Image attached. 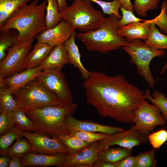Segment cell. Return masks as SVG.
Returning <instances> with one entry per match:
<instances>
[{
  "label": "cell",
  "mask_w": 167,
  "mask_h": 167,
  "mask_svg": "<svg viewBox=\"0 0 167 167\" xmlns=\"http://www.w3.org/2000/svg\"><path fill=\"white\" fill-rule=\"evenodd\" d=\"M83 87L87 103L99 115L126 124H134V111L146 99L145 92L119 74L90 71Z\"/></svg>",
  "instance_id": "cell-1"
},
{
  "label": "cell",
  "mask_w": 167,
  "mask_h": 167,
  "mask_svg": "<svg viewBox=\"0 0 167 167\" xmlns=\"http://www.w3.org/2000/svg\"><path fill=\"white\" fill-rule=\"evenodd\" d=\"M34 0L13 13L0 27V32L14 29L18 41L34 39L47 29L45 24L47 0L39 3Z\"/></svg>",
  "instance_id": "cell-2"
},
{
  "label": "cell",
  "mask_w": 167,
  "mask_h": 167,
  "mask_svg": "<svg viewBox=\"0 0 167 167\" xmlns=\"http://www.w3.org/2000/svg\"><path fill=\"white\" fill-rule=\"evenodd\" d=\"M77 108V105L73 103L66 106L22 109L33 122L34 132L55 138L60 135L69 134L66 120Z\"/></svg>",
  "instance_id": "cell-3"
},
{
  "label": "cell",
  "mask_w": 167,
  "mask_h": 167,
  "mask_svg": "<svg viewBox=\"0 0 167 167\" xmlns=\"http://www.w3.org/2000/svg\"><path fill=\"white\" fill-rule=\"evenodd\" d=\"M119 21L115 15L112 14L105 18L98 29L76 33V37L82 41L89 51L107 54L119 49L128 41L119 33L121 27Z\"/></svg>",
  "instance_id": "cell-4"
},
{
  "label": "cell",
  "mask_w": 167,
  "mask_h": 167,
  "mask_svg": "<svg viewBox=\"0 0 167 167\" xmlns=\"http://www.w3.org/2000/svg\"><path fill=\"white\" fill-rule=\"evenodd\" d=\"M59 13L62 20L83 32L98 29L105 18L101 11L93 7L91 1L85 0H74Z\"/></svg>",
  "instance_id": "cell-5"
},
{
  "label": "cell",
  "mask_w": 167,
  "mask_h": 167,
  "mask_svg": "<svg viewBox=\"0 0 167 167\" xmlns=\"http://www.w3.org/2000/svg\"><path fill=\"white\" fill-rule=\"evenodd\" d=\"M12 95L17 102L18 107L23 109L66 106L71 104L59 98L35 79Z\"/></svg>",
  "instance_id": "cell-6"
},
{
  "label": "cell",
  "mask_w": 167,
  "mask_h": 167,
  "mask_svg": "<svg viewBox=\"0 0 167 167\" xmlns=\"http://www.w3.org/2000/svg\"><path fill=\"white\" fill-rule=\"evenodd\" d=\"M122 48L129 55L130 62L136 66L138 73L150 88H153L156 81L151 72L150 64L154 58L164 56L165 51L153 49L139 39L128 42Z\"/></svg>",
  "instance_id": "cell-7"
},
{
  "label": "cell",
  "mask_w": 167,
  "mask_h": 167,
  "mask_svg": "<svg viewBox=\"0 0 167 167\" xmlns=\"http://www.w3.org/2000/svg\"><path fill=\"white\" fill-rule=\"evenodd\" d=\"M34 40L18 41L8 49L5 57L0 61V80L23 71L25 59Z\"/></svg>",
  "instance_id": "cell-8"
},
{
  "label": "cell",
  "mask_w": 167,
  "mask_h": 167,
  "mask_svg": "<svg viewBox=\"0 0 167 167\" xmlns=\"http://www.w3.org/2000/svg\"><path fill=\"white\" fill-rule=\"evenodd\" d=\"M134 123L138 131L147 136L156 126H165L166 122L159 108L146 100L134 111Z\"/></svg>",
  "instance_id": "cell-9"
},
{
  "label": "cell",
  "mask_w": 167,
  "mask_h": 167,
  "mask_svg": "<svg viewBox=\"0 0 167 167\" xmlns=\"http://www.w3.org/2000/svg\"><path fill=\"white\" fill-rule=\"evenodd\" d=\"M61 69L42 70L35 79L61 99L73 102L72 93Z\"/></svg>",
  "instance_id": "cell-10"
},
{
  "label": "cell",
  "mask_w": 167,
  "mask_h": 167,
  "mask_svg": "<svg viewBox=\"0 0 167 167\" xmlns=\"http://www.w3.org/2000/svg\"><path fill=\"white\" fill-rule=\"evenodd\" d=\"M148 141L147 136L138 131L133 124L127 130L109 134L105 139L99 141V143L101 150L114 145L133 148L135 146H141Z\"/></svg>",
  "instance_id": "cell-11"
},
{
  "label": "cell",
  "mask_w": 167,
  "mask_h": 167,
  "mask_svg": "<svg viewBox=\"0 0 167 167\" xmlns=\"http://www.w3.org/2000/svg\"><path fill=\"white\" fill-rule=\"evenodd\" d=\"M23 135L30 143L32 152L50 155L69 154L67 149L58 138H51L34 132L26 131H23Z\"/></svg>",
  "instance_id": "cell-12"
},
{
  "label": "cell",
  "mask_w": 167,
  "mask_h": 167,
  "mask_svg": "<svg viewBox=\"0 0 167 167\" xmlns=\"http://www.w3.org/2000/svg\"><path fill=\"white\" fill-rule=\"evenodd\" d=\"M101 151L99 141L90 143L77 152L66 155L62 167H93Z\"/></svg>",
  "instance_id": "cell-13"
},
{
  "label": "cell",
  "mask_w": 167,
  "mask_h": 167,
  "mask_svg": "<svg viewBox=\"0 0 167 167\" xmlns=\"http://www.w3.org/2000/svg\"><path fill=\"white\" fill-rule=\"evenodd\" d=\"M75 29L62 20L53 28L46 29L36 36L37 41L47 44L53 47L64 43Z\"/></svg>",
  "instance_id": "cell-14"
},
{
  "label": "cell",
  "mask_w": 167,
  "mask_h": 167,
  "mask_svg": "<svg viewBox=\"0 0 167 167\" xmlns=\"http://www.w3.org/2000/svg\"><path fill=\"white\" fill-rule=\"evenodd\" d=\"M66 125L70 132L81 131L112 134L125 130L123 128L102 124L91 121L78 120L72 114L67 118Z\"/></svg>",
  "instance_id": "cell-15"
},
{
  "label": "cell",
  "mask_w": 167,
  "mask_h": 167,
  "mask_svg": "<svg viewBox=\"0 0 167 167\" xmlns=\"http://www.w3.org/2000/svg\"><path fill=\"white\" fill-rule=\"evenodd\" d=\"M42 71V68L39 65L0 80V81H2L6 84L8 89L13 94L29 82L35 79Z\"/></svg>",
  "instance_id": "cell-16"
},
{
  "label": "cell",
  "mask_w": 167,
  "mask_h": 167,
  "mask_svg": "<svg viewBox=\"0 0 167 167\" xmlns=\"http://www.w3.org/2000/svg\"><path fill=\"white\" fill-rule=\"evenodd\" d=\"M66 155L61 153L50 155L31 152L24 155L21 157V159L24 166H56L62 167Z\"/></svg>",
  "instance_id": "cell-17"
},
{
  "label": "cell",
  "mask_w": 167,
  "mask_h": 167,
  "mask_svg": "<svg viewBox=\"0 0 167 167\" xmlns=\"http://www.w3.org/2000/svg\"><path fill=\"white\" fill-rule=\"evenodd\" d=\"M150 20L145 21L133 22L121 26L119 33L129 42L135 39H147L149 32Z\"/></svg>",
  "instance_id": "cell-18"
},
{
  "label": "cell",
  "mask_w": 167,
  "mask_h": 167,
  "mask_svg": "<svg viewBox=\"0 0 167 167\" xmlns=\"http://www.w3.org/2000/svg\"><path fill=\"white\" fill-rule=\"evenodd\" d=\"M69 63L64 43L54 47L46 58L40 64L42 70L62 68Z\"/></svg>",
  "instance_id": "cell-19"
},
{
  "label": "cell",
  "mask_w": 167,
  "mask_h": 167,
  "mask_svg": "<svg viewBox=\"0 0 167 167\" xmlns=\"http://www.w3.org/2000/svg\"><path fill=\"white\" fill-rule=\"evenodd\" d=\"M76 33L75 31L68 39L64 43L69 62L79 71L82 78L85 79L89 75L90 71L83 65L81 61V55L77 45L75 41Z\"/></svg>",
  "instance_id": "cell-20"
},
{
  "label": "cell",
  "mask_w": 167,
  "mask_h": 167,
  "mask_svg": "<svg viewBox=\"0 0 167 167\" xmlns=\"http://www.w3.org/2000/svg\"><path fill=\"white\" fill-rule=\"evenodd\" d=\"M54 48L47 44L37 41L25 59L24 69L32 68L40 65Z\"/></svg>",
  "instance_id": "cell-21"
},
{
  "label": "cell",
  "mask_w": 167,
  "mask_h": 167,
  "mask_svg": "<svg viewBox=\"0 0 167 167\" xmlns=\"http://www.w3.org/2000/svg\"><path fill=\"white\" fill-rule=\"evenodd\" d=\"M133 148L120 147L108 148L101 150L98 153L99 159L113 163L120 161L124 158L131 155Z\"/></svg>",
  "instance_id": "cell-22"
},
{
  "label": "cell",
  "mask_w": 167,
  "mask_h": 167,
  "mask_svg": "<svg viewBox=\"0 0 167 167\" xmlns=\"http://www.w3.org/2000/svg\"><path fill=\"white\" fill-rule=\"evenodd\" d=\"M34 0H0V27L14 12Z\"/></svg>",
  "instance_id": "cell-23"
},
{
  "label": "cell",
  "mask_w": 167,
  "mask_h": 167,
  "mask_svg": "<svg viewBox=\"0 0 167 167\" xmlns=\"http://www.w3.org/2000/svg\"><path fill=\"white\" fill-rule=\"evenodd\" d=\"M148 37L144 42L152 48L157 50H167V36L162 34L156 27L151 23Z\"/></svg>",
  "instance_id": "cell-24"
},
{
  "label": "cell",
  "mask_w": 167,
  "mask_h": 167,
  "mask_svg": "<svg viewBox=\"0 0 167 167\" xmlns=\"http://www.w3.org/2000/svg\"><path fill=\"white\" fill-rule=\"evenodd\" d=\"M45 16L47 29L53 28L62 20L58 9L57 0H47Z\"/></svg>",
  "instance_id": "cell-25"
},
{
  "label": "cell",
  "mask_w": 167,
  "mask_h": 167,
  "mask_svg": "<svg viewBox=\"0 0 167 167\" xmlns=\"http://www.w3.org/2000/svg\"><path fill=\"white\" fill-rule=\"evenodd\" d=\"M32 151L31 145L28 140L23 136L16 139L15 143L6 151L5 155L10 157H21L24 155Z\"/></svg>",
  "instance_id": "cell-26"
},
{
  "label": "cell",
  "mask_w": 167,
  "mask_h": 167,
  "mask_svg": "<svg viewBox=\"0 0 167 167\" xmlns=\"http://www.w3.org/2000/svg\"><path fill=\"white\" fill-rule=\"evenodd\" d=\"M12 112L15 126L22 131L34 132L33 122L22 108L18 107Z\"/></svg>",
  "instance_id": "cell-27"
},
{
  "label": "cell",
  "mask_w": 167,
  "mask_h": 167,
  "mask_svg": "<svg viewBox=\"0 0 167 167\" xmlns=\"http://www.w3.org/2000/svg\"><path fill=\"white\" fill-rule=\"evenodd\" d=\"M11 29L0 32V61L6 56V52L11 47L18 42V33Z\"/></svg>",
  "instance_id": "cell-28"
},
{
  "label": "cell",
  "mask_w": 167,
  "mask_h": 167,
  "mask_svg": "<svg viewBox=\"0 0 167 167\" xmlns=\"http://www.w3.org/2000/svg\"><path fill=\"white\" fill-rule=\"evenodd\" d=\"M0 136V154L2 156L5 154L15 139L23 136V131L15 126Z\"/></svg>",
  "instance_id": "cell-29"
},
{
  "label": "cell",
  "mask_w": 167,
  "mask_h": 167,
  "mask_svg": "<svg viewBox=\"0 0 167 167\" xmlns=\"http://www.w3.org/2000/svg\"><path fill=\"white\" fill-rule=\"evenodd\" d=\"M58 138L67 148L69 154L79 151L91 143L67 134L59 135Z\"/></svg>",
  "instance_id": "cell-30"
},
{
  "label": "cell",
  "mask_w": 167,
  "mask_h": 167,
  "mask_svg": "<svg viewBox=\"0 0 167 167\" xmlns=\"http://www.w3.org/2000/svg\"><path fill=\"white\" fill-rule=\"evenodd\" d=\"M0 112H11L18 107L17 101L8 88H0Z\"/></svg>",
  "instance_id": "cell-31"
},
{
  "label": "cell",
  "mask_w": 167,
  "mask_h": 167,
  "mask_svg": "<svg viewBox=\"0 0 167 167\" xmlns=\"http://www.w3.org/2000/svg\"><path fill=\"white\" fill-rule=\"evenodd\" d=\"M150 91L147 89L145 92L146 99H148L153 104L156 105L160 110L163 117L167 120V97L161 92L154 91L152 96L150 94Z\"/></svg>",
  "instance_id": "cell-32"
},
{
  "label": "cell",
  "mask_w": 167,
  "mask_h": 167,
  "mask_svg": "<svg viewBox=\"0 0 167 167\" xmlns=\"http://www.w3.org/2000/svg\"><path fill=\"white\" fill-rule=\"evenodd\" d=\"M85 0L92 1L97 4L101 7L103 14L109 15L114 14L117 17L119 20H120L122 18V16L119 13V10L122 6V5L118 0H113L111 2H107L101 0Z\"/></svg>",
  "instance_id": "cell-33"
},
{
  "label": "cell",
  "mask_w": 167,
  "mask_h": 167,
  "mask_svg": "<svg viewBox=\"0 0 167 167\" xmlns=\"http://www.w3.org/2000/svg\"><path fill=\"white\" fill-rule=\"evenodd\" d=\"M160 0H135L133 4L137 15L142 17L146 16L148 11L152 10L158 6Z\"/></svg>",
  "instance_id": "cell-34"
},
{
  "label": "cell",
  "mask_w": 167,
  "mask_h": 167,
  "mask_svg": "<svg viewBox=\"0 0 167 167\" xmlns=\"http://www.w3.org/2000/svg\"><path fill=\"white\" fill-rule=\"evenodd\" d=\"M109 134L81 131H71L69 135L89 143L104 139Z\"/></svg>",
  "instance_id": "cell-35"
},
{
  "label": "cell",
  "mask_w": 167,
  "mask_h": 167,
  "mask_svg": "<svg viewBox=\"0 0 167 167\" xmlns=\"http://www.w3.org/2000/svg\"><path fill=\"white\" fill-rule=\"evenodd\" d=\"M135 157L136 167H155L156 165L154 150L141 152Z\"/></svg>",
  "instance_id": "cell-36"
},
{
  "label": "cell",
  "mask_w": 167,
  "mask_h": 167,
  "mask_svg": "<svg viewBox=\"0 0 167 167\" xmlns=\"http://www.w3.org/2000/svg\"><path fill=\"white\" fill-rule=\"evenodd\" d=\"M147 136L153 148L159 149L167 141V129L162 128L149 133Z\"/></svg>",
  "instance_id": "cell-37"
},
{
  "label": "cell",
  "mask_w": 167,
  "mask_h": 167,
  "mask_svg": "<svg viewBox=\"0 0 167 167\" xmlns=\"http://www.w3.org/2000/svg\"><path fill=\"white\" fill-rule=\"evenodd\" d=\"M150 22L158 26L164 34L167 36V0H164L162 2L160 14L150 20Z\"/></svg>",
  "instance_id": "cell-38"
},
{
  "label": "cell",
  "mask_w": 167,
  "mask_h": 167,
  "mask_svg": "<svg viewBox=\"0 0 167 167\" xmlns=\"http://www.w3.org/2000/svg\"><path fill=\"white\" fill-rule=\"evenodd\" d=\"M15 126L12 112H1L0 115V135Z\"/></svg>",
  "instance_id": "cell-39"
},
{
  "label": "cell",
  "mask_w": 167,
  "mask_h": 167,
  "mask_svg": "<svg viewBox=\"0 0 167 167\" xmlns=\"http://www.w3.org/2000/svg\"><path fill=\"white\" fill-rule=\"evenodd\" d=\"M120 9L122 13V18L119 21V24L121 27L127 25L133 22H144L146 21L137 18L134 15L133 12L125 9L122 6Z\"/></svg>",
  "instance_id": "cell-40"
},
{
  "label": "cell",
  "mask_w": 167,
  "mask_h": 167,
  "mask_svg": "<svg viewBox=\"0 0 167 167\" xmlns=\"http://www.w3.org/2000/svg\"><path fill=\"white\" fill-rule=\"evenodd\" d=\"M114 164L115 167H136V157L131 155Z\"/></svg>",
  "instance_id": "cell-41"
},
{
  "label": "cell",
  "mask_w": 167,
  "mask_h": 167,
  "mask_svg": "<svg viewBox=\"0 0 167 167\" xmlns=\"http://www.w3.org/2000/svg\"><path fill=\"white\" fill-rule=\"evenodd\" d=\"M24 166L21 157L11 158L8 166L9 167H23Z\"/></svg>",
  "instance_id": "cell-42"
},
{
  "label": "cell",
  "mask_w": 167,
  "mask_h": 167,
  "mask_svg": "<svg viewBox=\"0 0 167 167\" xmlns=\"http://www.w3.org/2000/svg\"><path fill=\"white\" fill-rule=\"evenodd\" d=\"M93 167H115L113 163L106 162L99 159L95 162Z\"/></svg>",
  "instance_id": "cell-43"
},
{
  "label": "cell",
  "mask_w": 167,
  "mask_h": 167,
  "mask_svg": "<svg viewBox=\"0 0 167 167\" xmlns=\"http://www.w3.org/2000/svg\"><path fill=\"white\" fill-rule=\"evenodd\" d=\"M121 3L122 6L125 9L131 11L133 12H134V8L133 4L131 2L130 0H118Z\"/></svg>",
  "instance_id": "cell-44"
},
{
  "label": "cell",
  "mask_w": 167,
  "mask_h": 167,
  "mask_svg": "<svg viewBox=\"0 0 167 167\" xmlns=\"http://www.w3.org/2000/svg\"><path fill=\"white\" fill-rule=\"evenodd\" d=\"M11 159V158L6 155L1 156L0 157V167H8Z\"/></svg>",
  "instance_id": "cell-45"
},
{
  "label": "cell",
  "mask_w": 167,
  "mask_h": 167,
  "mask_svg": "<svg viewBox=\"0 0 167 167\" xmlns=\"http://www.w3.org/2000/svg\"><path fill=\"white\" fill-rule=\"evenodd\" d=\"M59 12L64 9L67 6L66 0H57Z\"/></svg>",
  "instance_id": "cell-46"
},
{
  "label": "cell",
  "mask_w": 167,
  "mask_h": 167,
  "mask_svg": "<svg viewBox=\"0 0 167 167\" xmlns=\"http://www.w3.org/2000/svg\"><path fill=\"white\" fill-rule=\"evenodd\" d=\"M167 68V61L164 64V65L162 67L161 70V73H160L161 75L162 74L165 72V71L166 70Z\"/></svg>",
  "instance_id": "cell-47"
},
{
  "label": "cell",
  "mask_w": 167,
  "mask_h": 167,
  "mask_svg": "<svg viewBox=\"0 0 167 167\" xmlns=\"http://www.w3.org/2000/svg\"><path fill=\"white\" fill-rule=\"evenodd\" d=\"M165 145L166 147L167 148V141L165 143Z\"/></svg>",
  "instance_id": "cell-48"
},
{
  "label": "cell",
  "mask_w": 167,
  "mask_h": 167,
  "mask_svg": "<svg viewBox=\"0 0 167 167\" xmlns=\"http://www.w3.org/2000/svg\"></svg>",
  "instance_id": "cell-49"
}]
</instances>
